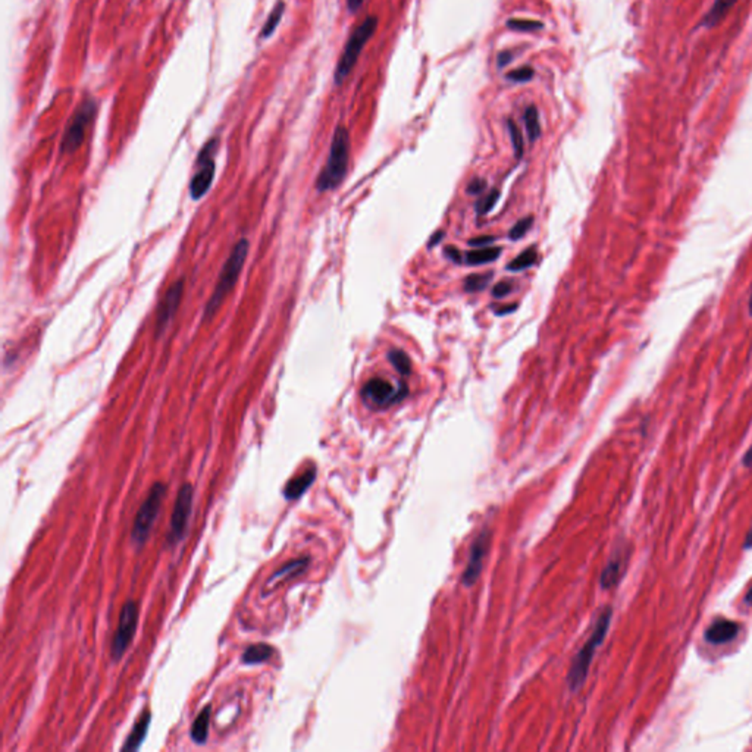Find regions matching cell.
<instances>
[{
  "label": "cell",
  "instance_id": "e0dca14e",
  "mask_svg": "<svg viewBox=\"0 0 752 752\" xmlns=\"http://www.w3.org/2000/svg\"><path fill=\"white\" fill-rule=\"evenodd\" d=\"M212 717V707L207 705L199 713L191 726V739L196 743H205L209 735V724Z\"/></svg>",
  "mask_w": 752,
  "mask_h": 752
},
{
  "label": "cell",
  "instance_id": "d6986e66",
  "mask_svg": "<svg viewBox=\"0 0 752 752\" xmlns=\"http://www.w3.org/2000/svg\"><path fill=\"white\" fill-rule=\"evenodd\" d=\"M501 251H503L501 247H485L479 250H472L466 254V263L470 266H476V265L494 262L498 259Z\"/></svg>",
  "mask_w": 752,
  "mask_h": 752
},
{
  "label": "cell",
  "instance_id": "7bdbcfd3",
  "mask_svg": "<svg viewBox=\"0 0 752 752\" xmlns=\"http://www.w3.org/2000/svg\"><path fill=\"white\" fill-rule=\"evenodd\" d=\"M748 313H749V316L752 317V293H751L749 300H748Z\"/></svg>",
  "mask_w": 752,
  "mask_h": 752
},
{
  "label": "cell",
  "instance_id": "f35d334b",
  "mask_svg": "<svg viewBox=\"0 0 752 752\" xmlns=\"http://www.w3.org/2000/svg\"><path fill=\"white\" fill-rule=\"evenodd\" d=\"M510 59H511V52H503V53H500V56H498V65H500V67H504L506 63L510 62Z\"/></svg>",
  "mask_w": 752,
  "mask_h": 752
},
{
  "label": "cell",
  "instance_id": "4dcf8cb0",
  "mask_svg": "<svg viewBox=\"0 0 752 752\" xmlns=\"http://www.w3.org/2000/svg\"><path fill=\"white\" fill-rule=\"evenodd\" d=\"M533 75H535V71L530 67H522V68H518V70L508 72L506 75V78L511 80L514 82H528V81H530L533 78Z\"/></svg>",
  "mask_w": 752,
  "mask_h": 752
},
{
  "label": "cell",
  "instance_id": "74e56055",
  "mask_svg": "<svg viewBox=\"0 0 752 752\" xmlns=\"http://www.w3.org/2000/svg\"><path fill=\"white\" fill-rule=\"evenodd\" d=\"M442 237H444V232H442V231H438V232H435V234L432 235V237H431V240H429V244H427V247H434L435 244H438V243H440V240H441Z\"/></svg>",
  "mask_w": 752,
  "mask_h": 752
},
{
  "label": "cell",
  "instance_id": "4316f807",
  "mask_svg": "<svg viewBox=\"0 0 752 752\" xmlns=\"http://www.w3.org/2000/svg\"><path fill=\"white\" fill-rule=\"evenodd\" d=\"M492 278V273H474V275H469L466 278L464 281V290L467 293H475V291H482L486 288V285L489 284Z\"/></svg>",
  "mask_w": 752,
  "mask_h": 752
},
{
  "label": "cell",
  "instance_id": "6da1fadb",
  "mask_svg": "<svg viewBox=\"0 0 752 752\" xmlns=\"http://www.w3.org/2000/svg\"><path fill=\"white\" fill-rule=\"evenodd\" d=\"M350 158V134L346 126L339 125L332 137L327 165L316 180V188L320 192L337 188L346 178Z\"/></svg>",
  "mask_w": 752,
  "mask_h": 752
},
{
  "label": "cell",
  "instance_id": "ac0fdd59",
  "mask_svg": "<svg viewBox=\"0 0 752 752\" xmlns=\"http://www.w3.org/2000/svg\"><path fill=\"white\" fill-rule=\"evenodd\" d=\"M275 650L268 643H254L243 653V663L246 664H261L272 658Z\"/></svg>",
  "mask_w": 752,
  "mask_h": 752
},
{
  "label": "cell",
  "instance_id": "8d00e7d4",
  "mask_svg": "<svg viewBox=\"0 0 752 752\" xmlns=\"http://www.w3.org/2000/svg\"><path fill=\"white\" fill-rule=\"evenodd\" d=\"M742 463H743V466L748 467V469L752 467V444H751V447L748 448V451L745 453V456H743V459H742Z\"/></svg>",
  "mask_w": 752,
  "mask_h": 752
},
{
  "label": "cell",
  "instance_id": "5b68a950",
  "mask_svg": "<svg viewBox=\"0 0 752 752\" xmlns=\"http://www.w3.org/2000/svg\"><path fill=\"white\" fill-rule=\"evenodd\" d=\"M97 112V102L92 96H85L78 107L75 109L74 115L71 116L65 133H63L62 143H60V153L62 155H72L81 147L84 143L85 134H87L92 122L94 121Z\"/></svg>",
  "mask_w": 752,
  "mask_h": 752
},
{
  "label": "cell",
  "instance_id": "484cf974",
  "mask_svg": "<svg viewBox=\"0 0 752 752\" xmlns=\"http://www.w3.org/2000/svg\"><path fill=\"white\" fill-rule=\"evenodd\" d=\"M507 126H508V133H510L514 155H516V158L521 159L523 156V153H525V143H523V136H522L521 128L518 126V124H516L511 119L507 122Z\"/></svg>",
  "mask_w": 752,
  "mask_h": 752
},
{
  "label": "cell",
  "instance_id": "b9f144b4",
  "mask_svg": "<svg viewBox=\"0 0 752 752\" xmlns=\"http://www.w3.org/2000/svg\"><path fill=\"white\" fill-rule=\"evenodd\" d=\"M745 603H746L748 606H752V588H751V589L748 591V594L745 595Z\"/></svg>",
  "mask_w": 752,
  "mask_h": 752
},
{
  "label": "cell",
  "instance_id": "d6a6232c",
  "mask_svg": "<svg viewBox=\"0 0 752 752\" xmlns=\"http://www.w3.org/2000/svg\"><path fill=\"white\" fill-rule=\"evenodd\" d=\"M486 188V184L484 180H474L467 185V192L470 196H478Z\"/></svg>",
  "mask_w": 752,
  "mask_h": 752
},
{
  "label": "cell",
  "instance_id": "52a82bcc",
  "mask_svg": "<svg viewBox=\"0 0 752 752\" xmlns=\"http://www.w3.org/2000/svg\"><path fill=\"white\" fill-rule=\"evenodd\" d=\"M219 147V138H210L199 152L195 175L190 182V195L195 200L202 199L212 187L214 178V158Z\"/></svg>",
  "mask_w": 752,
  "mask_h": 752
},
{
  "label": "cell",
  "instance_id": "3957f363",
  "mask_svg": "<svg viewBox=\"0 0 752 752\" xmlns=\"http://www.w3.org/2000/svg\"><path fill=\"white\" fill-rule=\"evenodd\" d=\"M611 617H613V611H611L610 607H607L603 613H601L599 619L596 620L592 635L589 636V639L587 641V643L582 647V650L579 651L577 655L574 657V660H573V663L570 665L569 676H567V682H569V686H570L572 691H577L579 687L584 685V682H585V679L588 676L589 667H591L592 658H594L598 647L604 642V639L607 636L610 623H611Z\"/></svg>",
  "mask_w": 752,
  "mask_h": 752
},
{
  "label": "cell",
  "instance_id": "7c38bea8",
  "mask_svg": "<svg viewBox=\"0 0 752 752\" xmlns=\"http://www.w3.org/2000/svg\"><path fill=\"white\" fill-rule=\"evenodd\" d=\"M489 540H491L489 532L484 530V532L479 533V536L475 540L474 545H472V548H470L469 562H467L466 570L463 572V584H466L467 587L474 585L476 582V579L479 577V573H481L482 566H484V560H485L486 552H488Z\"/></svg>",
  "mask_w": 752,
  "mask_h": 752
},
{
  "label": "cell",
  "instance_id": "d4e9b609",
  "mask_svg": "<svg viewBox=\"0 0 752 752\" xmlns=\"http://www.w3.org/2000/svg\"><path fill=\"white\" fill-rule=\"evenodd\" d=\"M388 359L393 366L397 369V372L403 376H409L412 374V361L403 350L394 349L388 353Z\"/></svg>",
  "mask_w": 752,
  "mask_h": 752
},
{
  "label": "cell",
  "instance_id": "ffe728a7",
  "mask_svg": "<svg viewBox=\"0 0 752 752\" xmlns=\"http://www.w3.org/2000/svg\"><path fill=\"white\" fill-rule=\"evenodd\" d=\"M621 569H623V560L620 555L613 557L606 566L603 574H601V587L604 589H610L616 587L621 577Z\"/></svg>",
  "mask_w": 752,
  "mask_h": 752
},
{
  "label": "cell",
  "instance_id": "ba28073f",
  "mask_svg": "<svg viewBox=\"0 0 752 752\" xmlns=\"http://www.w3.org/2000/svg\"><path fill=\"white\" fill-rule=\"evenodd\" d=\"M137 621H138V606L136 601H126L124 604L119 620H118V629L115 632L114 641H112V658L119 660L124 653L130 647V643L134 639L136 629H137Z\"/></svg>",
  "mask_w": 752,
  "mask_h": 752
},
{
  "label": "cell",
  "instance_id": "d590c367",
  "mask_svg": "<svg viewBox=\"0 0 752 752\" xmlns=\"http://www.w3.org/2000/svg\"><path fill=\"white\" fill-rule=\"evenodd\" d=\"M364 4V0H347V8L352 13H356Z\"/></svg>",
  "mask_w": 752,
  "mask_h": 752
},
{
  "label": "cell",
  "instance_id": "30bf717a",
  "mask_svg": "<svg viewBox=\"0 0 752 752\" xmlns=\"http://www.w3.org/2000/svg\"><path fill=\"white\" fill-rule=\"evenodd\" d=\"M361 396L376 407H390L407 396V386L401 385L398 390H396L388 381L374 378L363 386Z\"/></svg>",
  "mask_w": 752,
  "mask_h": 752
},
{
  "label": "cell",
  "instance_id": "44dd1931",
  "mask_svg": "<svg viewBox=\"0 0 752 752\" xmlns=\"http://www.w3.org/2000/svg\"><path fill=\"white\" fill-rule=\"evenodd\" d=\"M735 4H736V0H716L712 9L708 11L707 16L704 18L702 24L707 27H714L716 24L720 23L721 18L730 11V8H732Z\"/></svg>",
  "mask_w": 752,
  "mask_h": 752
},
{
  "label": "cell",
  "instance_id": "5bb4252c",
  "mask_svg": "<svg viewBox=\"0 0 752 752\" xmlns=\"http://www.w3.org/2000/svg\"><path fill=\"white\" fill-rule=\"evenodd\" d=\"M307 565H309V558H298V560H293V562L287 563L285 566H283L281 569H278L268 579V582L265 585V594L273 591L275 588H278L279 585L284 584L285 581H288V579L295 577L300 573H303L306 570Z\"/></svg>",
  "mask_w": 752,
  "mask_h": 752
},
{
  "label": "cell",
  "instance_id": "603a6c76",
  "mask_svg": "<svg viewBox=\"0 0 752 752\" xmlns=\"http://www.w3.org/2000/svg\"><path fill=\"white\" fill-rule=\"evenodd\" d=\"M284 11H285V2H284V0H279V2L275 5V8L272 9V12L269 13L268 19L265 21L263 28L261 31V38L265 40V38H269L273 34V31L276 30V27L279 24V21H281V18L284 15Z\"/></svg>",
  "mask_w": 752,
  "mask_h": 752
},
{
  "label": "cell",
  "instance_id": "60d3db41",
  "mask_svg": "<svg viewBox=\"0 0 752 752\" xmlns=\"http://www.w3.org/2000/svg\"><path fill=\"white\" fill-rule=\"evenodd\" d=\"M743 548H745V550H751V548H752V528H751L749 532L746 533V538H745Z\"/></svg>",
  "mask_w": 752,
  "mask_h": 752
},
{
  "label": "cell",
  "instance_id": "cb8c5ba5",
  "mask_svg": "<svg viewBox=\"0 0 752 752\" xmlns=\"http://www.w3.org/2000/svg\"><path fill=\"white\" fill-rule=\"evenodd\" d=\"M536 259H538V253H536V250L533 247H529L525 251H522L518 257H516L514 261H511L508 263L507 269L513 271V272H522V271L533 266Z\"/></svg>",
  "mask_w": 752,
  "mask_h": 752
},
{
  "label": "cell",
  "instance_id": "2e32d148",
  "mask_svg": "<svg viewBox=\"0 0 752 752\" xmlns=\"http://www.w3.org/2000/svg\"><path fill=\"white\" fill-rule=\"evenodd\" d=\"M150 721H152V714H150L148 712H144L140 719L137 720V723L134 724L133 730L130 736L126 738L125 741V745L122 746L124 751H136L141 746L146 735H147V730H148V724Z\"/></svg>",
  "mask_w": 752,
  "mask_h": 752
},
{
  "label": "cell",
  "instance_id": "f546056e",
  "mask_svg": "<svg viewBox=\"0 0 752 752\" xmlns=\"http://www.w3.org/2000/svg\"><path fill=\"white\" fill-rule=\"evenodd\" d=\"M532 224H533V218H532V217H528V218L521 219L518 224H516V225L510 229L508 237H510L513 241L521 240V239L523 237V235H526V232L530 229Z\"/></svg>",
  "mask_w": 752,
  "mask_h": 752
},
{
  "label": "cell",
  "instance_id": "8fae6325",
  "mask_svg": "<svg viewBox=\"0 0 752 752\" xmlns=\"http://www.w3.org/2000/svg\"><path fill=\"white\" fill-rule=\"evenodd\" d=\"M182 293H184V281L180 279V281L174 283L168 288L165 297L160 300V303L156 310V335L158 337L165 331L170 319L175 316L180 307V303H181Z\"/></svg>",
  "mask_w": 752,
  "mask_h": 752
},
{
  "label": "cell",
  "instance_id": "9a60e30c",
  "mask_svg": "<svg viewBox=\"0 0 752 752\" xmlns=\"http://www.w3.org/2000/svg\"><path fill=\"white\" fill-rule=\"evenodd\" d=\"M315 478H316V470L315 469H309V470L303 472L302 475L293 478L284 488V497L287 500H295L298 497H302L303 494L310 488V485L313 484Z\"/></svg>",
  "mask_w": 752,
  "mask_h": 752
},
{
  "label": "cell",
  "instance_id": "1f68e13d",
  "mask_svg": "<svg viewBox=\"0 0 752 752\" xmlns=\"http://www.w3.org/2000/svg\"><path fill=\"white\" fill-rule=\"evenodd\" d=\"M510 293H511V283L510 281H501L496 287H494V290H492V295L496 297V298H503V297H506Z\"/></svg>",
  "mask_w": 752,
  "mask_h": 752
},
{
  "label": "cell",
  "instance_id": "7a4b0ae2",
  "mask_svg": "<svg viewBox=\"0 0 752 752\" xmlns=\"http://www.w3.org/2000/svg\"><path fill=\"white\" fill-rule=\"evenodd\" d=\"M249 247H250V243L247 239H241L232 247L228 259L225 261L224 268L219 273L218 283L217 285H214V290L205 307V319H210L214 313L218 312L221 305L225 302L227 295L234 290L235 284H237L239 276L247 259Z\"/></svg>",
  "mask_w": 752,
  "mask_h": 752
},
{
  "label": "cell",
  "instance_id": "e575fe53",
  "mask_svg": "<svg viewBox=\"0 0 752 752\" xmlns=\"http://www.w3.org/2000/svg\"><path fill=\"white\" fill-rule=\"evenodd\" d=\"M445 254H447L448 259L454 261L456 263H460V262H462V254H460V251H459L456 247H447V249H445Z\"/></svg>",
  "mask_w": 752,
  "mask_h": 752
},
{
  "label": "cell",
  "instance_id": "8992f818",
  "mask_svg": "<svg viewBox=\"0 0 752 752\" xmlns=\"http://www.w3.org/2000/svg\"><path fill=\"white\" fill-rule=\"evenodd\" d=\"M166 489L168 488L165 484L156 482L152 488H150L147 498L141 504L136 516L133 532H131V538L137 545H143L147 540V536L150 535V530H152L158 514H159L162 501L166 497Z\"/></svg>",
  "mask_w": 752,
  "mask_h": 752
},
{
  "label": "cell",
  "instance_id": "83f0119b",
  "mask_svg": "<svg viewBox=\"0 0 752 752\" xmlns=\"http://www.w3.org/2000/svg\"><path fill=\"white\" fill-rule=\"evenodd\" d=\"M507 27L516 31H535V30H543L544 26L540 21H532V19H508Z\"/></svg>",
  "mask_w": 752,
  "mask_h": 752
},
{
  "label": "cell",
  "instance_id": "f1b7e54d",
  "mask_svg": "<svg viewBox=\"0 0 752 752\" xmlns=\"http://www.w3.org/2000/svg\"><path fill=\"white\" fill-rule=\"evenodd\" d=\"M500 197V191L497 188H492L488 195H485L478 203H476V210L479 214H485L488 213L494 206H496L497 200Z\"/></svg>",
  "mask_w": 752,
  "mask_h": 752
},
{
  "label": "cell",
  "instance_id": "7402d4cb",
  "mask_svg": "<svg viewBox=\"0 0 752 752\" xmlns=\"http://www.w3.org/2000/svg\"><path fill=\"white\" fill-rule=\"evenodd\" d=\"M523 121H525V128H526L529 140L530 141L538 140L541 136V121H540L538 109H536L535 106L526 107V111L523 114Z\"/></svg>",
  "mask_w": 752,
  "mask_h": 752
},
{
  "label": "cell",
  "instance_id": "ab89813d",
  "mask_svg": "<svg viewBox=\"0 0 752 752\" xmlns=\"http://www.w3.org/2000/svg\"><path fill=\"white\" fill-rule=\"evenodd\" d=\"M516 309H518V305H508V306H506V307H498L496 313H497V315H507V313H511V312L516 310Z\"/></svg>",
  "mask_w": 752,
  "mask_h": 752
},
{
  "label": "cell",
  "instance_id": "277c9868",
  "mask_svg": "<svg viewBox=\"0 0 752 752\" xmlns=\"http://www.w3.org/2000/svg\"><path fill=\"white\" fill-rule=\"evenodd\" d=\"M376 28H378V18L371 15L352 33L347 45L346 48H344L339 56V60L335 67L334 81L337 85H341L344 80L352 74L360 53L363 52V48L366 46V43L374 37Z\"/></svg>",
  "mask_w": 752,
  "mask_h": 752
},
{
  "label": "cell",
  "instance_id": "9c48e42d",
  "mask_svg": "<svg viewBox=\"0 0 752 752\" xmlns=\"http://www.w3.org/2000/svg\"><path fill=\"white\" fill-rule=\"evenodd\" d=\"M192 508V486L184 484L178 491L174 511L170 516V529L168 533L169 544H177L185 533L187 522Z\"/></svg>",
  "mask_w": 752,
  "mask_h": 752
},
{
  "label": "cell",
  "instance_id": "4fadbf2b",
  "mask_svg": "<svg viewBox=\"0 0 752 752\" xmlns=\"http://www.w3.org/2000/svg\"><path fill=\"white\" fill-rule=\"evenodd\" d=\"M739 631L741 626L736 621L717 620L705 631V639L707 642L713 643V645H723V643L734 641L738 636Z\"/></svg>",
  "mask_w": 752,
  "mask_h": 752
},
{
  "label": "cell",
  "instance_id": "836d02e7",
  "mask_svg": "<svg viewBox=\"0 0 752 752\" xmlns=\"http://www.w3.org/2000/svg\"><path fill=\"white\" fill-rule=\"evenodd\" d=\"M494 240H496V237H491V235H484V237H478V239H472L469 241L470 246H476V247H484V246H488L489 243H492Z\"/></svg>",
  "mask_w": 752,
  "mask_h": 752
}]
</instances>
